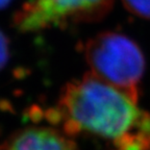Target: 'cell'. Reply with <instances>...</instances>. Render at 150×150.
Listing matches in <instances>:
<instances>
[{
    "instance_id": "cell-4",
    "label": "cell",
    "mask_w": 150,
    "mask_h": 150,
    "mask_svg": "<svg viewBox=\"0 0 150 150\" xmlns=\"http://www.w3.org/2000/svg\"><path fill=\"white\" fill-rule=\"evenodd\" d=\"M0 150H78L67 134L46 126L20 129L0 144Z\"/></svg>"
},
{
    "instance_id": "cell-6",
    "label": "cell",
    "mask_w": 150,
    "mask_h": 150,
    "mask_svg": "<svg viewBox=\"0 0 150 150\" xmlns=\"http://www.w3.org/2000/svg\"><path fill=\"white\" fill-rule=\"evenodd\" d=\"M9 59V42L7 37L0 29V70H2Z\"/></svg>"
},
{
    "instance_id": "cell-5",
    "label": "cell",
    "mask_w": 150,
    "mask_h": 150,
    "mask_svg": "<svg viewBox=\"0 0 150 150\" xmlns=\"http://www.w3.org/2000/svg\"><path fill=\"white\" fill-rule=\"evenodd\" d=\"M127 11L140 18L150 19V0H121Z\"/></svg>"
},
{
    "instance_id": "cell-1",
    "label": "cell",
    "mask_w": 150,
    "mask_h": 150,
    "mask_svg": "<svg viewBox=\"0 0 150 150\" xmlns=\"http://www.w3.org/2000/svg\"><path fill=\"white\" fill-rule=\"evenodd\" d=\"M54 116L69 132L108 141L118 150H150V114L91 73L66 84Z\"/></svg>"
},
{
    "instance_id": "cell-3",
    "label": "cell",
    "mask_w": 150,
    "mask_h": 150,
    "mask_svg": "<svg viewBox=\"0 0 150 150\" xmlns=\"http://www.w3.org/2000/svg\"><path fill=\"white\" fill-rule=\"evenodd\" d=\"M114 0H28L16 13L14 24L20 31L33 33L71 23L98 21Z\"/></svg>"
},
{
    "instance_id": "cell-2",
    "label": "cell",
    "mask_w": 150,
    "mask_h": 150,
    "mask_svg": "<svg viewBox=\"0 0 150 150\" xmlns=\"http://www.w3.org/2000/svg\"><path fill=\"white\" fill-rule=\"evenodd\" d=\"M84 57L92 75L138 101L145 59L136 42L119 33H100L87 42Z\"/></svg>"
},
{
    "instance_id": "cell-7",
    "label": "cell",
    "mask_w": 150,
    "mask_h": 150,
    "mask_svg": "<svg viewBox=\"0 0 150 150\" xmlns=\"http://www.w3.org/2000/svg\"><path fill=\"white\" fill-rule=\"evenodd\" d=\"M11 1H12V0H0V9L6 7L7 5L11 3Z\"/></svg>"
}]
</instances>
